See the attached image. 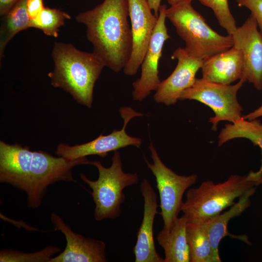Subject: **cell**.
I'll return each mask as SVG.
<instances>
[{"label": "cell", "instance_id": "cell-28", "mask_svg": "<svg viewBox=\"0 0 262 262\" xmlns=\"http://www.w3.org/2000/svg\"><path fill=\"white\" fill-rule=\"evenodd\" d=\"M261 116H262V105L254 111L250 112L242 117L245 119L251 120L257 119Z\"/></svg>", "mask_w": 262, "mask_h": 262}, {"label": "cell", "instance_id": "cell-25", "mask_svg": "<svg viewBox=\"0 0 262 262\" xmlns=\"http://www.w3.org/2000/svg\"><path fill=\"white\" fill-rule=\"evenodd\" d=\"M239 6L245 7L251 12L262 34V0H235Z\"/></svg>", "mask_w": 262, "mask_h": 262}, {"label": "cell", "instance_id": "cell-19", "mask_svg": "<svg viewBox=\"0 0 262 262\" xmlns=\"http://www.w3.org/2000/svg\"><path fill=\"white\" fill-rule=\"evenodd\" d=\"M186 235L190 262H221L212 248L205 218H187Z\"/></svg>", "mask_w": 262, "mask_h": 262}, {"label": "cell", "instance_id": "cell-17", "mask_svg": "<svg viewBox=\"0 0 262 262\" xmlns=\"http://www.w3.org/2000/svg\"><path fill=\"white\" fill-rule=\"evenodd\" d=\"M256 187L248 190L240 197L239 200L232 205L229 209L223 213L205 218L210 243L214 251L219 254V246L222 239L226 236L232 237L249 244L247 236L232 235L229 232L228 225L229 221L240 215L251 205L250 197L255 193Z\"/></svg>", "mask_w": 262, "mask_h": 262}, {"label": "cell", "instance_id": "cell-12", "mask_svg": "<svg viewBox=\"0 0 262 262\" xmlns=\"http://www.w3.org/2000/svg\"><path fill=\"white\" fill-rule=\"evenodd\" d=\"M233 46L242 52L244 65L241 79L262 89V34L251 15L231 35Z\"/></svg>", "mask_w": 262, "mask_h": 262}, {"label": "cell", "instance_id": "cell-4", "mask_svg": "<svg viewBox=\"0 0 262 262\" xmlns=\"http://www.w3.org/2000/svg\"><path fill=\"white\" fill-rule=\"evenodd\" d=\"M262 184V175L251 170L245 175H231L222 182H202L186 192L181 211L188 218H205L214 216L235 204L248 190Z\"/></svg>", "mask_w": 262, "mask_h": 262}, {"label": "cell", "instance_id": "cell-15", "mask_svg": "<svg viewBox=\"0 0 262 262\" xmlns=\"http://www.w3.org/2000/svg\"><path fill=\"white\" fill-rule=\"evenodd\" d=\"M144 199V212L141 224L137 233L133 248L135 262H164L157 252L154 243L153 226L155 216L159 212L157 196L151 184L144 179L140 184Z\"/></svg>", "mask_w": 262, "mask_h": 262}, {"label": "cell", "instance_id": "cell-13", "mask_svg": "<svg viewBox=\"0 0 262 262\" xmlns=\"http://www.w3.org/2000/svg\"><path fill=\"white\" fill-rule=\"evenodd\" d=\"M50 221L54 230L65 235L66 245L65 250L49 262H107L104 241L75 233L57 213L51 214Z\"/></svg>", "mask_w": 262, "mask_h": 262}, {"label": "cell", "instance_id": "cell-2", "mask_svg": "<svg viewBox=\"0 0 262 262\" xmlns=\"http://www.w3.org/2000/svg\"><path fill=\"white\" fill-rule=\"evenodd\" d=\"M127 0H104L79 13L76 20L86 27V37L95 53L115 72L123 69L131 56L132 37Z\"/></svg>", "mask_w": 262, "mask_h": 262}, {"label": "cell", "instance_id": "cell-7", "mask_svg": "<svg viewBox=\"0 0 262 262\" xmlns=\"http://www.w3.org/2000/svg\"><path fill=\"white\" fill-rule=\"evenodd\" d=\"M149 149L152 163L145 157V161L155 178L160 197L159 214L164 222L163 229L170 231L181 211L185 192L196 182L197 176L194 174L188 176L176 174L164 164L152 142Z\"/></svg>", "mask_w": 262, "mask_h": 262}, {"label": "cell", "instance_id": "cell-30", "mask_svg": "<svg viewBox=\"0 0 262 262\" xmlns=\"http://www.w3.org/2000/svg\"><path fill=\"white\" fill-rule=\"evenodd\" d=\"M167 2L171 5H173L180 2H191L192 0H167Z\"/></svg>", "mask_w": 262, "mask_h": 262}, {"label": "cell", "instance_id": "cell-9", "mask_svg": "<svg viewBox=\"0 0 262 262\" xmlns=\"http://www.w3.org/2000/svg\"><path fill=\"white\" fill-rule=\"evenodd\" d=\"M119 113L124 121L123 127L120 130H115L107 135L101 134L93 140L82 144L70 146L60 144L56 147L55 154L69 160H75L89 155H98L104 158L111 151L129 146L140 147L141 139L129 135L126 131V128L132 118L141 116L143 114L129 107H121Z\"/></svg>", "mask_w": 262, "mask_h": 262}, {"label": "cell", "instance_id": "cell-3", "mask_svg": "<svg viewBox=\"0 0 262 262\" xmlns=\"http://www.w3.org/2000/svg\"><path fill=\"white\" fill-rule=\"evenodd\" d=\"M54 68L48 74L51 84L69 93L79 104L90 108L95 84L105 66L95 53L73 45L56 42L52 52Z\"/></svg>", "mask_w": 262, "mask_h": 262}, {"label": "cell", "instance_id": "cell-6", "mask_svg": "<svg viewBox=\"0 0 262 262\" xmlns=\"http://www.w3.org/2000/svg\"><path fill=\"white\" fill-rule=\"evenodd\" d=\"M89 164L97 168L98 179L91 180L82 173L80 176L92 190L91 195L95 205V219L101 221L119 217L121 206L125 200L124 189L138 183V174L125 173L123 171L120 154L118 150L114 151L112 164L109 167H105L98 161H90Z\"/></svg>", "mask_w": 262, "mask_h": 262}, {"label": "cell", "instance_id": "cell-22", "mask_svg": "<svg viewBox=\"0 0 262 262\" xmlns=\"http://www.w3.org/2000/svg\"><path fill=\"white\" fill-rule=\"evenodd\" d=\"M70 18L68 14L59 9L45 7L37 16L31 19L30 27L39 29L48 36L57 37L59 28L64 25L66 19Z\"/></svg>", "mask_w": 262, "mask_h": 262}, {"label": "cell", "instance_id": "cell-18", "mask_svg": "<svg viewBox=\"0 0 262 262\" xmlns=\"http://www.w3.org/2000/svg\"><path fill=\"white\" fill-rule=\"evenodd\" d=\"M187 217H178L170 231L162 229L157 235L159 245L163 248L164 262H190L186 235Z\"/></svg>", "mask_w": 262, "mask_h": 262}, {"label": "cell", "instance_id": "cell-16", "mask_svg": "<svg viewBox=\"0 0 262 262\" xmlns=\"http://www.w3.org/2000/svg\"><path fill=\"white\" fill-rule=\"evenodd\" d=\"M244 60L242 51L234 46L204 59L201 67L203 79L230 84L242 78Z\"/></svg>", "mask_w": 262, "mask_h": 262}, {"label": "cell", "instance_id": "cell-5", "mask_svg": "<svg viewBox=\"0 0 262 262\" xmlns=\"http://www.w3.org/2000/svg\"><path fill=\"white\" fill-rule=\"evenodd\" d=\"M166 17L184 41V49L191 56L204 59L231 48L232 37L213 30L191 2H180L167 8Z\"/></svg>", "mask_w": 262, "mask_h": 262}, {"label": "cell", "instance_id": "cell-10", "mask_svg": "<svg viewBox=\"0 0 262 262\" xmlns=\"http://www.w3.org/2000/svg\"><path fill=\"white\" fill-rule=\"evenodd\" d=\"M167 7L161 5L158 19L141 64L139 78L132 83L134 100L142 101L152 91H156L161 82L159 76V62L165 41L170 38L165 24Z\"/></svg>", "mask_w": 262, "mask_h": 262}, {"label": "cell", "instance_id": "cell-21", "mask_svg": "<svg viewBox=\"0 0 262 262\" xmlns=\"http://www.w3.org/2000/svg\"><path fill=\"white\" fill-rule=\"evenodd\" d=\"M27 0L19 1L4 16L0 31V58L8 42L17 33L30 27V18L27 9Z\"/></svg>", "mask_w": 262, "mask_h": 262}, {"label": "cell", "instance_id": "cell-27", "mask_svg": "<svg viewBox=\"0 0 262 262\" xmlns=\"http://www.w3.org/2000/svg\"><path fill=\"white\" fill-rule=\"evenodd\" d=\"M21 0H0V14H7Z\"/></svg>", "mask_w": 262, "mask_h": 262}, {"label": "cell", "instance_id": "cell-26", "mask_svg": "<svg viewBox=\"0 0 262 262\" xmlns=\"http://www.w3.org/2000/svg\"><path fill=\"white\" fill-rule=\"evenodd\" d=\"M44 8L43 0H27V9L30 19L37 16Z\"/></svg>", "mask_w": 262, "mask_h": 262}, {"label": "cell", "instance_id": "cell-20", "mask_svg": "<svg viewBox=\"0 0 262 262\" xmlns=\"http://www.w3.org/2000/svg\"><path fill=\"white\" fill-rule=\"evenodd\" d=\"M238 138L250 140L261 148L262 152V123L259 119L246 120L242 117L232 124H226L219 134L218 146ZM257 172L262 175V159L260 168Z\"/></svg>", "mask_w": 262, "mask_h": 262}, {"label": "cell", "instance_id": "cell-14", "mask_svg": "<svg viewBox=\"0 0 262 262\" xmlns=\"http://www.w3.org/2000/svg\"><path fill=\"white\" fill-rule=\"evenodd\" d=\"M171 57L177 60V66L166 79L161 81L153 97L156 102L166 105L175 104L182 92L193 85L204 60L190 55L181 48L176 49Z\"/></svg>", "mask_w": 262, "mask_h": 262}, {"label": "cell", "instance_id": "cell-8", "mask_svg": "<svg viewBox=\"0 0 262 262\" xmlns=\"http://www.w3.org/2000/svg\"><path fill=\"white\" fill-rule=\"evenodd\" d=\"M245 82L242 79L234 85L211 82L203 78L196 80L192 86L185 90L180 100H195L211 108L215 115L209 121L212 129L216 131L221 121L234 123L240 119L243 108L239 104L237 94Z\"/></svg>", "mask_w": 262, "mask_h": 262}, {"label": "cell", "instance_id": "cell-11", "mask_svg": "<svg viewBox=\"0 0 262 262\" xmlns=\"http://www.w3.org/2000/svg\"><path fill=\"white\" fill-rule=\"evenodd\" d=\"M132 37V50L123 69L128 76L136 74L143 62L158 16L152 13L147 0H127Z\"/></svg>", "mask_w": 262, "mask_h": 262}, {"label": "cell", "instance_id": "cell-24", "mask_svg": "<svg viewBox=\"0 0 262 262\" xmlns=\"http://www.w3.org/2000/svg\"><path fill=\"white\" fill-rule=\"evenodd\" d=\"M203 5L211 8L213 12L221 27L228 34L232 35L237 26L228 3V0H198Z\"/></svg>", "mask_w": 262, "mask_h": 262}, {"label": "cell", "instance_id": "cell-29", "mask_svg": "<svg viewBox=\"0 0 262 262\" xmlns=\"http://www.w3.org/2000/svg\"><path fill=\"white\" fill-rule=\"evenodd\" d=\"M161 1L162 0H147L150 8L157 16H159V9L161 6Z\"/></svg>", "mask_w": 262, "mask_h": 262}, {"label": "cell", "instance_id": "cell-23", "mask_svg": "<svg viewBox=\"0 0 262 262\" xmlns=\"http://www.w3.org/2000/svg\"><path fill=\"white\" fill-rule=\"evenodd\" d=\"M61 250L59 247L49 246L34 252H24L9 249L0 252V262H49L53 256Z\"/></svg>", "mask_w": 262, "mask_h": 262}, {"label": "cell", "instance_id": "cell-1", "mask_svg": "<svg viewBox=\"0 0 262 262\" xmlns=\"http://www.w3.org/2000/svg\"><path fill=\"white\" fill-rule=\"evenodd\" d=\"M89 162L86 157L69 160L0 141V181L25 192L28 206L33 209L41 205L49 186L61 181L76 182L73 168Z\"/></svg>", "mask_w": 262, "mask_h": 262}]
</instances>
